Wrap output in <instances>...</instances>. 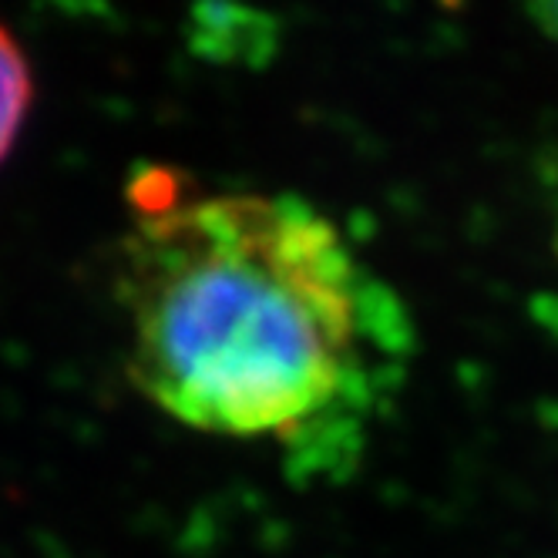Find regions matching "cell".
Here are the masks:
<instances>
[{"label":"cell","mask_w":558,"mask_h":558,"mask_svg":"<svg viewBox=\"0 0 558 558\" xmlns=\"http://www.w3.org/2000/svg\"><path fill=\"white\" fill-rule=\"evenodd\" d=\"M129 377L185 427L324 468L404 350V313L343 232L290 192L138 209L118 266Z\"/></svg>","instance_id":"6da1fadb"},{"label":"cell","mask_w":558,"mask_h":558,"mask_svg":"<svg viewBox=\"0 0 558 558\" xmlns=\"http://www.w3.org/2000/svg\"><path fill=\"white\" fill-rule=\"evenodd\" d=\"M31 98H34V82H31L27 58L11 37V31L0 24V162L11 155L24 129Z\"/></svg>","instance_id":"7a4b0ae2"},{"label":"cell","mask_w":558,"mask_h":558,"mask_svg":"<svg viewBox=\"0 0 558 558\" xmlns=\"http://www.w3.org/2000/svg\"><path fill=\"white\" fill-rule=\"evenodd\" d=\"M535 21L545 34H551L555 41H558V4H542L535 8Z\"/></svg>","instance_id":"3957f363"}]
</instances>
